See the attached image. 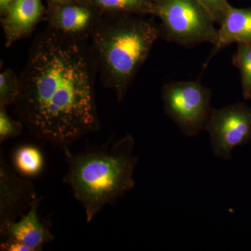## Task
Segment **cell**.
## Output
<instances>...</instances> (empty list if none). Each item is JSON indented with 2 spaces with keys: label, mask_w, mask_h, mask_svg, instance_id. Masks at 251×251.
<instances>
[{
  "label": "cell",
  "mask_w": 251,
  "mask_h": 251,
  "mask_svg": "<svg viewBox=\"0 0 251 251\" xmlns=\"http://www.w3.org/2000/svg\"><path fill=\"white\" fill-rule=\"evenodd\" d=\"M30 46L19 75L15 114L29 134L64 152L100 129L97 62L89 40L49 27Z\"/></svg>",
  "instance_id": "obj_1"
},
{
  "label": "cell",
  "mask_w": 251,
  "mask_h": 251,
  "mask_svg": "<svg viewBox=\"0 0 251 251\" xmlns=\"http://www.w3.org/2000/svg\"><path fill=\"white\" fill-rule=\"evenodd\" d=\"M130 134L98 148L80 153L64 151L67 172L64 182L85 211L87 224L105 206L115 204L134 188V172L139 158L133 154Z\"/></svg>",
  "instance_id": "obj_2"
},
{
  "label": "cell",
  "mask_w": 251,
  "mask_h": 251,
  "mask_svg": "<svg viewBox=\"0 0 251 251\" xmlns=\"http://www.w3.org/2000/svg\"><path fill=\"white\" fill-rule=\"evenodd\" d=\"M160 26L140 15L103 14L89 42L100 82L123 101L156 41Z\"/></svg>",
  "instance_id": "obj_3"
},
{
  "label": "cell",
  "mask_w": 251,
  "mask_h": 251,
  "mask_svg": "<svg viewBox=\"0 0 251 251\" xmlns=\"http://www.w3.org/2000/svg\"><path fill=\"white\" fill-rule=\"evenodd\" d=\"M152 15L161 20V37L190 47L216 44L218 29L197 0H153Z\"/></svg>",
  "instance_id": "obj_4"
},
{
  "label": "cell",
  "mask_w": 251,
  "mask_h": 251,
  "mask_svg": "<svg viewBox=\"0 0 251 251\" xmlns=\"http://www.w3.org/2000/svg\"><path fill=\"white\" fill-rule=\"evenodd\" d=\"M161 97L165 112L185 136L193 138L205 130L214 108L211 90L200 80L166 84Z\"/></svg>",
  "instance_id": "obj_5"
},
{
  "label": "cell",
  "mask_w": 251,
  "mask_h": 251,
  "mask_svg": "<svg viewBox=\"0 0 251 251\" xmlns=\"http://www.w3.org/2000/svg\"><path fill=\"white\" fill-rule=\"evenodd\" d=\"M205 130L214 156L230 159L234 149L251 141V107L239 102L213 109Z\"/></svg>",
  "instance_id": "obj_6"
},
{
  "label": "cell",
  "mask_w": 251,
  "mask_h": 251,
  "mask_svg": "<svg viewBox=\"0 0 251 251\" xmlns=\"http://www.w3.org/2000/svg\"><path fill=\"white\" fill-rule=\"evenodd\" d=\"M34 184L18 176L0 151V228L17 221L38 199Z\"/></svg>",
  "instance_id": "obj_7"
},
{
  "label": "cell",
  "mask_w": 251,
  "mask_h": 251,
  "mask_svg": "<svg viewBox=\"0 0 251 251\" xmlns=\"http://www.w3.org/2000/svg\"><path fill=\"white\" fill-rule=\"evenodd\" d=\"M82 0L68 2L53 1L44 20L48 27L64 35L89 40L103 14L93 4H84Z\"/></svg>",
  "instance_id": "obj_8"
},
{
  "label": "cell",
  "mask_w": 251,
  "mask_h": 251,
  "mask_svg": "<svg viewBox=\"0 0 251 251\" xmlns=\"http://www.w3.org/2000/svg\"><path fill=\"white\" fill-rule=\"evenodd\" d=\"M42 197H39L31 207L17 221L0 228V242L14 241L27 246L31 251H41L46 244L54 241V236L49 221L39 214Z\"/></svg>",
  "instance_id": "obj_9"
},
{
  "label": "cell",
  "mask_w": 251,
  "mask_h": 251,
  "mask_svg": "<svg viewBox=\"0 0 251 251\" xmlns=\"http://www.w3.org/2000/svg\"><path fill=\"white\" fill-rule=\"evenodd\" d=\"M45 15L42 0H15L1 18L5 47L29 37Z\"/></svg>",
  "instance_id": "obj_10"
},
{
  "label": "cell",
  "mask_w": 251,
  "mask_h": 251,
  "mask_svg": "<svg viewBox=\"0 0 251 251\" xmlns=\"http://www.w3.org/2000/svg\"><path fill=\"white\" fill-rule=\"evenodd\" d=\"M218 29L217 40L205 66L221 50L233 44H251V7L229 8Z\"/></svg>",
  "instance_id": "obj_11"
},
{
  "label": "cell",
  "mask_w": 251,
  "mask_h": 251,
  "mask_svg": "<svg viewBox=\"0 0 251 251\" xmlns=\"http://www.w3.org/2000/svg\"><path fill=\"white\" fill-rule=\"evenodd\" d=\"M103 14H152L151 0H88Z\"/></svg>",
  "instance_id": "obj_12"
},
{
  "label": "cell",
  "mask_w": 251,
  "mask_h": 251,
  "mask_svg": "<svg viewBox=\"0 0 251 251\" xmlns=\"http://www.w3.org/2000/svg\"><path fill=\"white\" fill-rule=\"evenodd\" d=\"M14 164L19 173L26 177H35L44 167V155L32 145L19 147L14 153Z\"/></svg>",
  "instance_id": "obj_13"
},
{
  "label": "cell",
  "mask_w": 251,
  "mask_h": 251,
  "mask_svg": "<svg viewBox=\"0 0 251 251\" xmlns=\"http://www.w3.org/2000/svg\"><path fill=\"white\" fill-rule=\"evenodd\" d=\"M232 64L240 72L243 97L251 100V44H237Z\"/></svg>",
  "instance_id": "obj_14"
},
{
  "label": "cell",
  "mask_w": 251,
  "mask_h": 251,
  "mask_svg": "<svg viewBox=\"0 0 251 251\" xmlns=\"http://www.w3.org/2000/svg\"><path fill=\"white\" fill-rule=\"evenodd\" d=\"M20 92L19 76L12 69H5L0 74V105H14Z\"/></svg>",
  "instance_id": "obj_15"
},
{
  "label": "cell",
  "mask_w": 251,
  "mask_h": 251,
  "mask_svg": "<svg viewBox=\"0 0 251 251\" xmlns=\"http://www.w3.org/2000/svg\"><path fill=\"white\" fill-rule=\"evenodd\" d=\"M6 107L0 105V143L15 139L22 133L25 128L22 122L10 116Z\"/></svg>",
  "instance_id": "obj_16"
},
{
  "label": "cell",
  "mask_w": 251,
  "mask_h": 251,
  "mask_svg": "<svg viewBox=\"0 0 251 251\" xmlns=\"http://www.w3.org/2000/svg\"><path fill=\"white\" fill-rule=\"evenodd\" d=\"M201 6L206 10L213 21L218 25L221 24L227 14L231 5L227 0H197Z\"/></svg>",
  "instance_id": "obj_17"
},
{
  "label": "cell",
  "mask_w": 251,
  "mask_h": 251,
  "mask_svg": "<svg viewBox=\"0 0 251 251\" xmlns=\"http://www.w3.org/2000/svg\"><path fill=\"white\" fill-rule=\"evenodd\" d=\"M1 251H31L29 248L24 244L14 241H4L0 242Z\"/></svg>",
  "instance_id": "obj_18"
},
{
  "label": "cell",
  "mask_w": 251,
  "mask_h": 251,
  "mask_svg": "<svg viewBox=\"0 0 251 251\" xmlns=\"http://www.w3.org/2000/svg\"><path fill=\"white\" fill-rule=\"evenodd\" d=\"M14 1L15 0H0V13L1 16L6 14V11Z\"/></svg>",
  "instance_id": "obj_19"
},
{
  "label": "cell",
  "mask_w": 251,
  "mask_h": 251,
  "mask_svg": "<svg viewBox=\"0 0 251 251\" xmlns=\"http://www.w3.org/2000/svg\"><path fill=\"white\" fill-rule=\"evenodd\" d=\"M53 1H57V2H68V1H74V0H53Z\"/></svg>",
  "instance_id": "obj_20"
}]
</instances>
